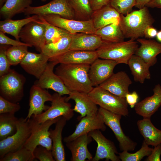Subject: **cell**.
I'll return each mask as SVG.
<instances>
[{"label":"cell","mask_w":161,"mask_h":161,"mask_svg":"<svg viewBox=\"0 0 161 161\" xmlns=\"http://www.w3.org/2000/svg\"><path fill=\"white\" fill-rule=\"evenodd\" d=\"M90 66L60 64L55 73L70 91L88 94L94 88L89 76Z\"/></svg>","instance_id":"obj_1"},{"label":"cell","mask_w":161,"mask_h":161,"mask_svg":"<svg viewBox=\"0 0 161 161\" xmlns=\"http://www.w3.org/2000/svg\"><path fill=\"white\" fill-rule=\"evenodd\" d=\"M154 22V19L145 6L125 16L120 14L119 24L125 38L135 40L144 36L145 29L152 26Z\"/></svg>","instance_id":"obj_2"},{"label":"cell","mask_w":161,"mask_h":161,"mask_svg":"<svg viewBox=\"0 0 161 161\" xmlns=\"http://www.w3.org/2000/svg\"><path fill=\"white\" fill-rule=\"evenodd\" d=\"M138 43L132 39L115 42L104 41L96 52L98 58L113 60L118 64H127L139 47Z\"/></svg>","instance_id":"obj_3"},{"label":"cell","mask_w":161,"mask_h":161,"mask_svg":"<svg viewBox=\"0 0 161 161\" xmlns=\"http://www.w3.org/2000/svg\"><path fill=\"white\" fill-rule=\"evenodd\" d=\"M88 94L100 107L123 116L128 115V104L125 98L116 95L99 86L94 87Z\"/></svg>","instance_id":"obj_4"},{"label":"cell","mask_w":161,"mask_h":161,"mask_svg":"<svg viewBox=\"0 0 161 161\" xmlns=\"http://www.w3.org/2000/svg\"><path fill=\"white\" fill-rule=\"evenodd\" d=\"M26 79L22 75L10 69L0 77V96L13 103L20 101L24 96V86Z\"/></svg>","instance_id":"obj_5"},{"label":"cell","mask_w":161,"mask_h":161,"mask_svg":"<svg viewBox=\"0 0 161 161\" xmlns=\"http://www.w3.org/2000/svg\"><path fill=\"white\" fill-rule=\"evenodd\" d=\"M61 117L41 123H37L31 117L28 119L31 132L24 146L33 153L36 147L39 145L51 151L52 141L49 135V128L53 124H55Z\"/></svg>","instance_id":"obj_6"},{"label":"cell","mask_w":161,"mask_h":161,"mask_svg":"<svg viewBox=\"0 0 161 161\" xmlns=\"http://www.w3.org/2000/svg\"><path fill=\"white\" fill-rule=\"evenodd\" d=\"M31 129L28 119H18L16 131L12 135L0 141V159L7 153L15 151L24 146L30 137Z\"/></svg>","instance_id":"obj_7"},{"label":"cell","mask_w":161,"mask_h":161,"mask_svg":"<svg viewBox=\"0 0 161 161\" xmlns=\"http://www.w3.org/2000/svg\"><path fill=\"white\" fill-rule=\"evenodd\" d=\"M51 106L46 111L37 115H32L31 118L38 123L63 117L68 121L74 115V111L70 103L66 100V96H63L56 92L52 95Z\"/></svg>","instance_id":"obj_8"},{"label":"cell","mask_w":161,"mask_h":161,"mask_svg":"<svg viewBox=\"0 0 161 161\" xmlns=\"http://www.w3.org/2000/svg\"><path fill=\"white\" fill-rule=\"evenodd\" d=\"M98 112L102 117L105 125L114 133L119 142L120 150L122 151H134L137 146V143L124 133L120 124L122 116L100 107L98 108Z\"/></svg>","instance_id":"obj_9"},{"label":"cell","mask_w":161,"mask_h":161,"mask_svg":"<svg viewBox=\"0 0 161 161\" xmlns=\"http://www.w3.org/2000/svg\"><path fill=\"white\" fill-rule=\"evenodd\" d=\"M41 16L51 24L65 30L72 34L78 33L95 34L96 30L91 19L85 21L75 20L54 14Z\"/></svg>","instance_id":"obj_10"},{"label":"cell","mask_w":161,"mask_h":161,"mask_svg":"<svg viewBox=\"0 0 161 161\" xmlns=\"http://www.w3.org/2000/svg\"><path fill=\"white\" fill-rule=\"evenodd\" d=\"M26 15L43 16L49 14L58 15L68 19H73L75 15L68 0H53L41 6L27 8L24 13Z\"/></svg>","instance_id":"obj_11"},{"label":"cell","mask_w":161,"mask_h":161,"mask_svg":"<svg viewBox=\"0 0 161 161\" xmlns=\"http://www.w3.org/2000/svg\"><path fill=\"white\" fill-rule=\"evenodd\" d=\"M45 27L39 19L25 25L21 30L19 37L22 42L34 47L40 52L46 44Z\"/></svg>","instance_id":"obj_12"},{"label":"cell","mask_w":161,"mask_h":161,"mask_svg":"<svg viewBox=\"0 0 161 161\" xmlns=\"http://www.w3.org/2000/svg\"><path fill=\"white\" fill-rule=\"evenodd\" d=\"M88 134L97 144L95 156L91 161H98L104 159L107 160L120 161L117 149L114 143L106 138L100 130H96L90 132Z\"/></svg>","instance_id":"obj_13"},{"label":"cell","mask_w":161,"mask_h":161,"mask_svg":"<svg viewBox=\"0 0 161 161\" xmlns=\"http://www.w3.org/2000/svg\"><path fill=\"white\" fill-rule=\"evenodd\" d=\"M49 61L44 72L35 84L44 89H51L61 95H69L70 91L53 72L54 67L58 64L54 61Z\"/></svg>","instance_id":"obj_14"},{"label":"cell","mask_w":161,"mask_h":161,"mask_svg":"<svg viewBox=\"0 0 161 161\" xmlns=\"http://www.w3.org/2000/svg\"><path fill=\"white\" fill-rule=\"evenodd\" d=\"M116 61L98 58L90 66L89 75L93 86H97L104 82L114 73Z\"/></svg>","instance_id":"obj_15"},{"label":"cell","mask_w":161,"mask_h":161,"mask_svg":"<svg viewBox=\"0 0 161 161\" xmlns=\"http://www.w3.org/2000/svg\"><path fill=\"white\" fill-rule=\"evenodd\" d=\"M53 98L49 92L37 85H33L30 90L29 108L26 118L30 119L32 115L40 114L50 107L45 104L47 101H51Z\"/></svg>","instance_id":"obj_16"},{"label":"cell","mask_w":161,"mask_h":161,"mask_svg":"<svg viewBox=\"0 0 161 161\" xmlns=\"http://www.w3.org/2000/svg\"><path fill=\"white\" fill-rule=\"evenodd\" d=\"M106 125L100 114L98 113L93 115H87L82 118L76 126L74 132L65 137L63 140L65 143L70 142L82 135L88 134L96 130L104 131Z\"/></svg>","instance_id":"obj_17"},{"label":"cell","mask_w":161,"mask_h":161,"mask_svg":"<svg viewBox=\"0 0 161 161\" xmlns=\"http://www.w3.org/2000/svg\"><path fill=\"white\" fill-rule=\"evenodd\" d=\"M132 83L127 74L120 71L113 73L99 86L116 95L125 98L126 95L129 92V87Z\"/></svg>","instance_id":"obj_18"},{"label":"cell","mask_w":161,"mask_h":161,"mask_svg":"<svg viewBox=\"0 0 161 161\" xmlns=\"http://www.w3.org/2000/svg\"><path fill=\"white\" fill-rule=\"evenodd\" d=\"M66 100L74 101L75 105L73 110L80 114L81 118L87 115H93L98 112L97 105L94 102L88 93L77 91H70Z\"/></svg>","instance_id":"obj_19"},{"label":"cell","mask_w":161,"mask_h":161,"mask_svg":"<svg viewBox=\"0 0 161 161\" xmlns=\"http://www.w3.org/2000/svg\"><path fill=\"white\" fill-rule=\"evenodd\" d=\"M49 58L43 53L28 52L20 64L27 73L38 79L45 70Z\"/></svg>","instance_id":"obj_20"},{"label":"cell","mask_w":161,"mask_h":161,"mask_svg":"<svg viewBox=\"0 0 161 161\" xmlns=\"http://www.w3.org/2000/svg\"><path fill=\"white\" fill-rule=\"evenodd\" d=\"M98 58L96 51H85L69 50L59 56L49 58V61H54L58 64L90 65Z\"/></svg>","instance_id":"obj_21"},{"label":"cell","mask_w":161,"mask_h":161,"mask_svg":"<svg viewBox=\"0 0 161 161\" xmlns=\"http://www.w3.org/2000/svg\"><path fill=\"white\" fill-rule=\"evenodd\" d=\"M71 38L70 50L95 51L104 42L95 34L78 33L72 34Z\"/></svg>","instance_id":"obj_22"},{"label":"cell","mask_w":161,"mask_h":161,"mask_svg":"<svg viewBox=\"0 0 161 161\" xmlns=\"http://www.w3.org/2000/svg\"><path fill=\"white\" fill-rule=\"evenodd\" d=\"M92 137L86 134L79 136L66 143L67 148L71 154L70 160L72 161L92 160L93 157L89 151L88 145L92 141Z\"/></svg>","instance_id":"obj_23"},{"label":"cell","mask_w":161,"mask_h":161,"mask_svg":"<svg viewBox=\"0 0 161 161\" xmlns=\"http://www.w3.org/2000/svg\"><path fill=\"white\" fill-rule=\"evenodd\" d=\"M153 94L137 103L134 107L135 112L143 118H151L161 106V86L156 85Z\"/></svg>","instance_id":"obj_24"},{"label":"cell","mask_w":161,"mask_h":161,"mask_svg":"<svg viewBox=\"0 0 161 161\" xmlns=\"http://www.w3.org/2000/svg\"><path fill=\"white\" fill-rule=\"evenodd\" d=\"M140 44L134 54L142 59L151 66L157 63V56L161 53V43L152 39L138 38Z\"/></svg>","instance_id":"obj_25"},{"label":"cell","mask_w":161,"mask_h":161,"mask_svg":"<svg viewBox=\"0 0 161 161\" xmlns=\"http://www.w3.org/2000/svg\"><path fill=\"white\" fill-rule=\"evenodd\" d=\"M66 119L61 117L55 123V129L49 130V135L52 141L51 151L55 161H65L66 155L62 143V132L66 125Z\"/></svg>","instance_id":"obj_26"},{"label":"cell","mask_w":161,"mask_h":161,"mask_svg":"<svg viewBox=\"0 0 161 161\" xmlns=\"http://www.w3.org/2000/svg\"><path fill=\"white\" fill-rule=\"evenodd\" d=\"M120 15L109 4L94 11L91 19L97 30L115 22H119Z\"/></svg>","instance_id":"obj_27"},{"label":"cell","mask_w":161,"mask_h":161,"mask_svg":"<svg viewBox=\"0 0 161 161\" xmlns=\"http://www.w3.org/2000/svg\"><path fill=\"white\" fill-rule=\"evenodd\" d=\"M137 125L144 141L147 145L154 147L161 143V130L153 125L150 118H143L137 121Z\"/></svg>","instance_id":"obj_28"},{"label":"cell","mask_w":161,"mask_h":161,"mask_svg":"<svg viewBox=\"0 0 161 161\" xmlns=\"http://www.w3.org/2000/svg\"><path fill=\"white\" fill-rule=\"evenodd\" d=\"M127 64L135 81L143 83L145 80L150 79L149 69L151 66L139 57L133 55L129 60Z\"/></svg>","instance_id":"obj_29"},{"label":"cell","mask_w":161,"mask_h":161,"mask_svg":"<svg viewBox=\"0 0 161 161\" xmlns=\"http://www.w3.org/2000/svg\"><path fill=\"white\" fill-rule=\"evenodd\" d=\"M39 20V16L35 15L22 19L13 20L6 19L0 21V31L13 36L19 41V34L22 28L29 22Z\"/></svg>","instance_id":"obj_30"},{"label":"cell","mask_w":161,"mask_h":161,"mask_svg":"<svg viewBox=\"0 0 161 161\" xmlns=\"http://www.w3.org/2000/svg\"><path fill=\"white\" fill-rule=\"evenodd\" d=\"M0 7V15L6 19H11L15 15L24 13L30 6L32 0H6Z\"/></svg>","instance_id":"obj_31"},{"label":"cell","mask_w":161,"mask_h":161,"mask_svg":"<svg viewBox=\"0 0 161 161\" xmlns=\"http://www.w3.org/2000/svg\"><path fill=\"white\" fill-rule=\"evenodd\" d=\"M95 34L104 41L115 42L124 41L125 38L119 22H116L97 30Z\"/></svg>","instance_id":"obj_32"},{"label":"cell","mask_w":161,"mask_h":161,"mask_svg":"<svg viewBox=\"0 0 161 161\" xmlns=\"http://www.w3.org/2000/svg\"><path fill=\"white\" fill-rule=\"evenodd\" d=\"M72 35L64 37L56 42L46 44L41 49V52L50 58L67 52L69 50Z\"/></svg>","instance_id":"obj_33"},{"label":"cell","mask_w":161,"mask_h":161,"mask_svg":"<svg viewBox=\"0 0 161 161\" xmlns=\"http://www.w3.org/2000/svg\"><path fill=\"white\" fill-rule=\"evenodd\" d=\"M18 119L13 114H0V140L5 139L16 132Z\"/></svg>","instance_id":"obj_34"},{"label":"cell","mask_w":161,"mask_h":161,"mask_svg":"<svg viewBox=\"0 0 161 161\" xmlns=\"http://www.w3.org/2000/svg\"><path fill=\"white\" fill-rule=\"evenodd\" d=\"M39 19L45 27V39L46 44L55 42L62 38L72 34L63 29L53 25L39 16Z\"/></svg>","instance_id":"obj_35"},{"label":"cell","mask_w":161,"mask_h":161,"mask_svg":"<svg viewBox=\"0 0 161 161\" xmlns=\"http://www.w3.org/2000/svg\"><path fill=\"white\" fill-rule=\"evenodd\" d=\"M73 10L75 17L80 20H87L91 19L94 11L89 0H68Z\"/></svg>","instance_id":"obj_36"},{"label":"cell","mask_w":161,"mask_h":161,"mask_svg":"<svg viewBox=\"0 0 161 161\" xmlns=\"http://www.w3.org/2000/svg\"><path fill=\"white\" fill-rule=\"evenodd\" d=\"M153 149L143 141L141 147L136 152L131 153L128 151H123L118 153V156L122 161H140L144 157L149 156Z\"/></svg>","instance_id":"obj_37"},{"label":"cell","mask_w":161,"mask_h":161,"mask_svg":"<svg viewBox=\"0 0 161 161\" xmlns=\"http://www.w3.org/2000/svg\"><path fill=\"white\" fill-rule=\"evenodd\" d=\"M26 45L11 46L7 49L6 54L11 65L20 64L28 52Z\"/></svg>","instance_id":"obj_38"},{"label":"cell","mask_w":161,"mask_h":161,"mask_svg":"<svg viewBox=\"0 0 161 161\" xmlns=\"http://www.w3.org/2000/svg\"><path fill=\"white\" fill-rule=\"evenodd\" d=\"M33 154L24 146L15 151L9 152L0 159V161H32Z\"/></svg>","instance_id":"obj_39"},{"label":"cell","mask_w":161,"mask_h":161,"mask_svg":"<svg viewBox=\"0 0 161 161\" xmlns=\"http://www.w3.org/2000/svg\"><path fill=\"white\" fill-rule=\"evenodd\" d=\"M136 0H110L109 4L120 14L126 15L132 11Z\"/></svg>","instance_id":"obj_40"},{"label":"cell","mask_w":161,"mask_h":161,"mask_svg":"<svg viewBox=\"0 0 161 161\" xmlns=\"http://www.w3.org/2000/svg\"><path fill=\"white\" fill-rule=\"evenodd\" d=\"M20 108L18 104L11 102L0 96V114H15Z\"/></svg>","instance_id":"obj_41"},{"label":"cell","mask_w":161,"mask_h":161,"mask_svg":"<svg viewBox=\"0 0 161 161\" xmlns=\"http://www.w3.org/2000/svg\"><path fill=\"white\" fill-rule=\"evenodd\" d=\"M8 45L1 44L0 47V77L7 73L11 65L7 57L6 52Z\"/></svg>","instance_id":"obj_42"},{"label":"cell","mask_w":161,"mask_h":161,"mask_svg":"<svg viewBox=\"0 0 161 161\" xmlns=\"http://www.w3.org/2000/svg\"><path fill=\"white\" fill-rule=\"evenodd\" d=\"M33 154L35 159L40 161H55L51 150L45 147L39 145L34 149Z\"/></svg>","instance_id":"obj_43"},{"label":"cell","mask_w":161,"mask_h":161,"mask_svg":"<svg viewBox=\"0 0 161 161\" xmlns=\"http://www.w3.org/2000/svg\"><path fill=\"white\" fill-rule=\"evenodd\" d=\"M0 44H1L10 45L12 46L26 45L30 47L29 45L25 43L9 38L5 35L4 33L1 31H0Z\"/></svg>","instance_id":"obj_44"},{"label":"cell","mask_w":161,"mask_h":161,"mask_svg":"<svg viewBox=\"0 0 161 161\" xmlns=\"http://www.w3.org/2000/svg\"><path fill=\"white\" fill-rule=\"evenodd\" d=\"M161 155V143L154 146L151 154L145 160V161H160Z\"/></svg>","instance_id":"obj_45"},{"label":"cell","mask_w":161,"mask_h":161,"mask_svg":"<svg viewBox=\"0 0 161 161\" xmlns=\"http://www.w3.org/2000/svg\"><path fill=\"white\" fill-rule=\"evenodd\" d=\"M125 98L127 104L131 108L134 107L138 103L139 96L136 92L134 91L131 93H129L126 95Z\"/></svg>","instance_id":"obj_46"},{"label":"cell","mask_w":161,"mask_h":161,"mask_svg":"<svg viewBox=\"0 0 161 161\" xmlns=\"http://www.w3.org/2000/svg\"><path fill=\"white\" fill-rule=\"evenodd\" d=\"M110 0H89L91 6L94 11L100 9L109 3Z\"/></svg>","instance_id":"obj_47"},{"label":"cell","mask_w":161,"mask_h":161,"mask_svg":"<svg viewBox=\"0 0 161 161\" xmlns=\"http://www.w3.org/2000/svg\"><path fill=\"white\" fill-rule=\"evenodd\" d=\"M158 31L152 25L148 27L144 32V36L145 38L151 39L156 37Z\"/></svg>","instance_id":"obj_48"},{"label":"cell","mask_w":161,"mask_h":161,"mask_svg":"<svg viewBox=\"0 0 161 161\" xmlns=\"http://www.w3.org/2000/svg\"><path fill=\"white\" fill-rule=\"evenodd\" d=\"M146 6L161 9V0H152L147 4Z\"/></svg>","instance_id":"obj_49"},{"label":"cell","mask_w":161,"mask_h":161,"mask_svg":"<svg viewBox=\"0 0 161 161\" xmlns=\"http://www.w3.org/2000/svg\"><path fill=\"white\" fill-rule=\"evenodd\" d=\"M152 0H136L135 7L139 9L142 8L145 6Z\"/></svg>","instance_id":"obj_50"},{"label":"cell","mask_w":161,"mask_h":161,"mask_svg":"<svg viewBox=\"0 0 161 161\" xmlns=\"http://www.w3.org/2000/svg\"><path fill=\"white\" fill-rule=\"evenodd\" d=\"M156 37L157 41L161 43V30L158 31Z\"/></svg>","instance_id":"obj_51"},{"label":"cell","mask_w":161,"mask_h":161,"mask_svg":"<svg viewBox=\"0 0 161 161\" xmlns=\"http://www.w3.org/2000/svg\"><path fill=\"white\" fill-rule=\"evenodd\" d=\"M4 2V0H0V7L2 6L3 4V3Z\"/></svg>","instance_id":"obj_52"},{"label":"cell","mask_w":161,"mask_h":161,"mask_svg":"<svg viewBox=\"0 0 161 161\" xmlns=\"http://www.w3.org/2000/svg\"><path fill=\"white\" fill-rule=\"evenodd\" d=\"M47 0H41V1L43 2H44L45 1Z\"/></svg>","instance_id":"obj_53"},{"label":"cell","mask_w":161,"mask_h":161,"mask_svg":"<svg viewBox=\"0 0 161 161\" xmlns=\"http://www.w3.org/2000/svg\"><path fill=\"white\" fill-rule=\"evenodd\" d=\"M6 0H4V2H5V1H6Z\"/></svg>","instance_id":"obj_54"}]
</instances>
